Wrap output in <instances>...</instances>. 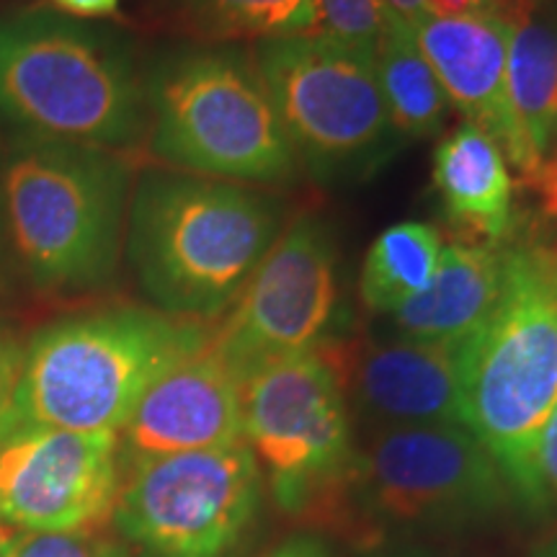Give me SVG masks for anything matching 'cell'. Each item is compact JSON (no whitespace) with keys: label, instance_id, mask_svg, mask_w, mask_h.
<instances>
[{"label":"cell","instance_id":"obj_1","mask_svg":"<svg viewBox=\"0 0 557 557\" xmlns=\"http://www.w3.org/2000/svg\"><path fill=\"white\" fill-rule=\"evenodd\" d=\"M284 225L287 207L269 189L148 169L129 194L124 253L152 308L207 323L238 299Z\"/></svg>","mask_w":557,"mask_h":557},{"label":"cell","instance_id":"obj_2","mask_svg":"<svg viewBox=\"0 0 557 557\" xmlns=\"http://www.w3.org/2000/svg\"><path fill=\"white\" fill-rule=\"evenodd\" d=\"M496 310L462 341L465 426L504 472L513 500L545 517L540 442L557 406V248L506 240Z\"/></svg>","mask_w":557,"mask_h":557},{"label":"cell","instance_id":"obj_3","mask_svg":"<svg viewBox=\"0 0 557 557\" xmlns=\"http://www.w3.org/2000/svg\"><path fill=\"white\" fill-rule=\"evenodd\" d=\"M0 122L16 137L135 148L148 96L129 41L52 9L0 16Z\"/></svg>","mask_w":557,"mask_h":557},{"label":"cell","instance_id":"obj_4","mask_svg":"<svg viewBox=\"0 0 557 557\" xmlns=\"http://www.w3.org/2000/svg\"><path fill=\"white\" fill-rule=\"evenodd\" d=\"M209 333L201 320L156 308H107L54 320L24 346L0 429L120 434L152 382L205 346Z\"/></svg>","mask_w":557,"mask_h":557},{"label":"cell","instance_id":"obj_5","mask_svg":"<svg viewBox=\"0 0 557 557\" xmlns=\"http://www.w3.org/2000/svg\"><path fill=\"white\" fill-rule=\"evenodd\" d=\"M129 194L120 152L16 137L0 160L5 246L37 289L101 287L120 267Z\"/></svg>","mask_w":557,"mask_h":557},{"label":"cell","instance_id":"obj_6","mask_svg":"<svg viewBox=\"0 0 557 557\" xmlns=\"http://www.w3.org/2000/svg\"><path fill=\"white\" fill-rule=\"evenodd\" d=\"M145 96L148 148L169 169L259 189L302 176L248 47L169 52L145 78Z\"/></svg>","mask_w":557,"mask_h":557},{"label":"cell","instance_id":"obj_7","mask_svg":"<svg viewBox=\"0 0 557 557\" xmlns=\"http://www.w3.org/2000/svg\"><path fill=\"white\" fill-rule=\"evenodd\" d=\"M250 52L312 181L364 178L398 152L374 58L315 34L256 41Z\"/></svg>","mask_w":557,"mask_h":557},{"label":"cell","instance_id":"obj_8","mask_svg":"<svg viewBox=\"0 0 557 557\" xmlns=\"http://www.w3.org/2000/svg\"><path fill=\"white\" fill-rule=\"evenodd\" d=\"M243 442L276 506L292 517L354 485L351 410L325 346L269 361L243 380Z\"/></svg>","mask_w":557,"mask_h":557},{"label":"cell","instance_id":"obj_9","mask_svg":"<svg viewBox=\"0 0 557 557\" xmlns=\"http://www.w3.org/2000/svg\"><path fill=\"white\" fill-rule=\"evenodd\" d=\"M246 442L129 462L114 524L143 557H235L263 506Z\"/></svg>","mask_w":557,"mask_h":557},{"label":"cell","instance_id":"obj_10","mask_svg":"<svg viewBox=\"0 0 557 557\" xmlns=\"http://www.w3.org/2000/svg\"><path fill=\"white\" fill-rule=\"evenodd\" d=\"M354 485L398 527L487 524L513 500L504 472L465 426H387L357 455Z\"/></svg>","mask_w":557,"mask_h":557},{"label":"cell","instance_id":"obj_11","mask_svg":"<svg viewBox=\"0 0 557 557\" xmlns=\"http://www.w3.org/2000/svg\"><path fill=\"white\" fill-rule=\"evenodd\" d=\"M336 308L338 253L331 227L315 212L297 214L212 329V344L246 380L269 361L323 346Z\"/></svg>","mask_w":557,"mask_h":557},{"label":"cell","instance_id":"obj_12","mask_svg":"<svg viewBox=\"0 0 557 557\" xmlns=\"http://www.w3.org/2000/svg\"><path fill=\"white\" fill-rule=\"evenodd\" d=\"M120 434L47 426L0 429V524L21 532H86L114 519Z\"/></svg>","mask_w":557,"mask_h":557},{"label":"cell","instance_id":"obj_13","mask_svg":"<svg viewBox=\"0 0 557 557\" xmlns=\"http://www.w3.org/2000/svg\"><path fill=\"white\" fill-rule=\"evenodd\" d=\"M413 37L465 122L498 143L511 171L534 184L542 158L532 150L508 96V24L496 13L442 18L416 13Z\"/></svg>","mask_w":557,"mask_h":557},{"label":"cell","instance_id":"obj_14","mask_svg":"<svg viewBox=\"0 0 557 557\" xmlns=\"http://www.w3.org/2000/svg\"><path fill=\"white\" fill-rule=\"evenodd\" d=\"M243 442V374L212 344L165 369L120 431L122 465Z\"/></svg>","mask_w":557,"mask_h":557},{"label":"cell","instance_id":"obj_15","mask_svg":"<svg viewBox=\"0 0 557 557\" xmlns=\"http://www.w3.org/2000/svg\"><path fill=\"white\" fill-rule=\"evenodd\" d=\"M323 346L336 361L346 398L380 429L465 426L462 341L431 344L398 336L361 346Z\"/></svg>","mask_w":557,"mask_h":557},{"label":"cell","instance_id":"obj_16","mask_svg":"<svg viewBox=\"0 0 557 557\" xmlns=\"http://www.w3.org/2000/svg\"><path fill=\"white\" fill-rule=\"evenodd\" d=\"M431 181L444 218L465 243L500 246L517 225L511 165L493 137L470 122L442 137L431 163Z\"/></svg>","mask_w":557,"mask_h":557},{"label":"cell","instance_id":"obj_17","mask_svg":"<svg viewBox=\"0 0 557 557\" xmlns=\"http://www.w3.org/2000/svg\"><path fill=\"white\" fill-rule=\"evenodd\" d=\"M506 284V246L451 240L429 287L408 299L389 318L403 338L431 344H459L496 310Z\"/></svg>","mask_w":557,"mask_h":557},{"label":"cell","instance_id":"obj_18","mask_svg":"<svg viewBox=\"0 0 557 557\" xmlns=\"http://www.w3.org/2000/svg\"><path fill=\"white\" fill-rule=\"evenodd\" d=\"M508 24V96L524 135L545 163L557 148V26L537 13V0H496Z\"/></svg>","mask_w":557,"mask_h":557},{"label":"cell","instance_id":"obj_19","mask_svg":"<svg viewBox=\"0 0 557 557\" xmlns=\"http://www.w3.org/2000/svg\"><path fill=\"white\" fill-rule=\"evenodd\" d=\"M374 73L389 122L400 139L442 135L451 103L442 81L413 37L408 18L385 5V24L374 50Z\"/></svg>","mask_w":557,"mask_h":557},{"label":"cell","instance_id":"obj_20","mask_svg":"<svg viewBox=\"0 0 557 557\" xmlns=\"http://www.w3.org/2000/svg\"><path fill=\"white\" fill-rule=\"evenodd\" d=\"M442 233L429 222H400L377 235L361 263L359 297L374 315H393L421 295L442 259Z\"/></svg>","mask_w":557,"mask_h":557},{"label":"cell","instance_id":"obj_21","mask_svg":"<svg viewBox=\"0 0 557 557\" xmlns=\"http://www.w3.org/2000/svg\"><path fill=\"white\" fill-rule=\"evenodd\" d=\"M158 5L207 45L312 32V0H158Z\"/></svg>","mask_w":557,"mask_h":557},{"label":"cell","instance_id":"obj_22","mask_svg":"<svg viewBox=\"0 0 557 557\" xmlns=\"http://www.w3.org/2000/svg\"><path fill=\"white\" fill-rule=\"evenodd\" d=\"M385 24L382 0H312V32L374 58Z\"/></svg>","mask_w":557,"mask_h":557},{"label":"cell","instance_id":"obj_23","mask_svg":"<svg viewBox=\"0 0 557 557\" xmlns=\"http://www.w3.org/2000/svg\"><path fill=\"white\" fill-rule=\"evenodd\" d=\"M3 557H132L122 540L86 532H21L3 527Z\"/></svg>","mask_w":557,"mask_h":557},{"label":"cell","instance_id":"obj_24","mask_svg":"<svg viewBox=\"0 0 557 557\" xmlns=\"http://www.w3.org/2000/svg\"><path fill=\"white\" fill-rule=\"evenodd\" d=\"M21 361H24V346L0 323V416L9 410L13 393H16Z\"/></svg>","mask_w":557,"mask_h":557},{"label":"cell","instance_id":"obj_25","mask_svg":"<svg viewBox=\"0 0 557 557\" xmlns=\"http://www.w3.org/2000/svg\"><path fill=\"white\" fill-rule=\"evenodd\" d=\"M540 475L545 483L549 506L557 508V406L549 416L540 442Z\"/></svg>","mask_w":557,"mask_h":557},{"label":"cell","instance_id":"obj_26","mask_svg":"<svg viewBox=\"0 0 557 557\" xmlns=\"http://www.w3.org/2000/svg\"><path fill=\"white\" fill-rule=\"evenodd\" d=\"M496 9V0H421V13L442 18L485 16Z\"/></svg>","mask_w":557,"mask_h":557},{"label":"cell","instance_id":"obj_27","mask_svg":"<svg viewBox=\"0 0 557 557\" xmlns=\"http://www.w3.org/2000/svg\"><path fill=\"white\" fill-rule=\"evenodd\" d=\"M532 189L540 194L542 209H545L547 220H553L557 225V148L545 158L537 178H534Z\"/></svg>","mask_w":557,"mask_h":557},{"label":"cell","instance_id":"obj_28","mask_svg":"<svg viewBox=\"0 0 557 557\" xmlns=\"http://www.w3.org/2000/svg\"><path fill=\"white\" fill-rule=\"evenodd\" d=\"M267 557H333V555H331V547L320 537L299 534V537L282 542V545L271 549Z\"/></svg>","mask_w":557,"mask_h":557},{"label":"cell","instance_id":"obj_29","mask_svg":"<svg viewBox=\"0 0 557 557\" xmlns=\"http://www.w3.org/2000/svg\"><path fill=\"white\" fill-rule=\"evenodd\" d=\"M52 3L73 18H101L120 9V0H52Z\"/></svg>","mask_w":557,"mask_h":557},{"label":"cell","instance_id":"obj_30","mask_svg":"<svg viewBox=\"0 0 557 557\" xmlns=\"http://www.w3.org/2000/svg\"><path fill=\"white\" fill-rule=\"evenodd\" d=\"M361 557H434L429 549L410 545V542H395V545H380L372 547L369 553H364Z\"/></svg>","mask_w":557,"mask_h":557},{"label":"cell","instance_id":"obj_31","mask_svg":"<svg viewBox=\"0 0 557 557\" xmlns=\"http://www.w3.org/2000/svg\"><path fill=\"white\" fill-rule=\"evenodd\" d=\"M382 3L400 13L403 18H413L416 13H421V0H382Z\"/></svg>","mask_w":557,"mask_h":557},{"label":"cell","instance_id":"obj_32","mask_svg":"<svg viewBox=\"0 0 557 557\" xmlns=\"http://www.w3.org/2000/svg\"><path fill=\"white\" fill-rule=\"evenodd\" d=\"M534 557H557V537L553 542H547V545H542Z\"/></svg>","mask_w":557,"mask_h":557},{"label":"cell","instance_id":"obj_33","mask_svg":"<svg viewBox=\"0 0 557 557\" xmlns=\"http://www.w3.org/2000/svg\"><path fill=\"white\" fill-rule=\"evenodd\" d=\"M3 248H5V235H3V218H0V256H3Z\"/></svg>","mask_w":557,"mask_h":557},{"label":"cell","instance_id":"obj_34","mask_svg":"<svg viewBox=\"0 0 557 557\" xmlns=\"http://www.w3.org/2000/svg\"><path fill=\"white\" fill-rule=\"evenodd\" d=\"M0 557H3V524H0Z\"/></svg>","mask_w":557,"mask_h":557}]
</instances>
